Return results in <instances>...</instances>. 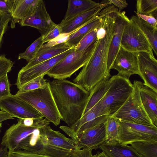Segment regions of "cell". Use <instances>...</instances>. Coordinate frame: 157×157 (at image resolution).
Segmentation results:
<instances>
[{
  "mask_svg": "<svg viewBox=\"0 0 157 157\" xmlns=\"http://www.w3.org/2000/svg\"><path fill=\"white\" fill-rule=\"evenodd\" d=\"M118 12L113 5L107 7L103 17L104 24L97 32V45L90 58L73 80L88 92L99 82L110 78L111 75L107 67L108 56L110 44L114 31L115 20Z\"/></svg>",
  "mask_w": 157,
  "mask_h": 157,
  "instance_id": "1",
  "label": "cell"
},
{
  "mask_svg": "<svg viewBox=\"0 0 157 157\" xmlns=\"http://www.w3.org/2000/svg\"><path fill=\"white\" fill-rule=\"evenodd\" d=\"M48 82L61 120L71 127L82 116L90 92L66 79Z\"/></svg>",
  "mask_w": 157,
  "mask_h": 157,
  "instance_id": "2",
  "label": "cell"
},
{
  "mask_svg": "<svg viewBox=\"0 0 157 157\" xmlns=\"http://www.w3.org/2000/svg\"><path fill=\"white\" fill-rule=\"evenodd\" d=\"M133 87L129 79L117 75L108 80V88L102 99L94 107L102 115L111 116L126 101Z\"/></svg>",
  "mask_w": 157,
  "mask_h": 157,
  "instance_id": "3",
  "label": "cell"
},
{
  "mask_svg": "<svg viewBox=\"0 0 157 157\" xmlns=\"http://www.w3.org/2000/svg\"><path fill=\"white\" fill-rule=\"evenodd\" d=\"M40 113L48 121L59 125L62 117L57 107L48 82L44 87L15 94Z\"/></svg>",
  "mask_w": 157,
  "mask_h": 157,
  "instance_id": "4",
  "label": "cell"
},
{
  "mask_svg": "<svg viewBox=\"0 0 157 157\" xmlns=\"http://www.w3.org/2000/svg\"><path fill=\"white\" fill-rule=\"evenodd\" d=\"M98 39L83 52L75 50L71 52L57 63L46 73L55 79H64L70 78L76 71L88 62L96 47Z\"/></svg>",
  "mask_w": 157,
  "mask_h": 157,
  "instance_id": "5",
  "label": "cell"
},
{
  "mask_svg": "<svg viewBox=\"0 0 157 157\" xmlns=\"http://www.w3.org/2000/svg\"><path fill=\"white\" fill-rule=\"evenodd\" d=\"M133 84L132 93L126 101L117 111L110 116L120 121L154 125L144 107L136 80L134 81Z\"/></svg>",
  "mask_w": 157,
  "mask_h": 157,
  "instance_id": "6",
  "label": "cell"
},
{
  "mask_svg": "<svg viewBox=\"0 0 157 157\" xmlns=\"http://www.w3.org/2000/svg\"><path fill=\"white\" fill-rule=\"evenodd\" d=\"M49 122L45 118H41L37 119L32 125L27 126L19 119L16 124L12 125L6 131L1 144L7 147L8 150H15L21 143L30 139L34 134L48 125Z\"/></svg>",
  "mask_w": 157,
  "mask_h": 157,
  "instance_id": "7",
  "label": "cell"
},
{
  "mask_svg": "<svg viewBox=\"0 0 157 157\" xmlns=\"http://www.w3.org/2000/svg\"><path fill=\"white\" fill-rule=\"evenodd\" d=\"M118 121L119 140L121 143L128 145L138 141H157V127Z\"/></svg>",
  "mask_w": 157,
  "mask_h": 157,
  "instance_id": "8",
  "label": "cell"
},
{
  "mask_svg": "<svg viewBox=\"0 0 157 157\" xmlns=\"http://www.w3.org/2000/svg\"><path fill=\"white\" fill-rule=\"evenodd\" d=\"M105 122L77 133L68 126H61L59 128L75 141L79 149L86 148L96 150L106 140Z\"/></svg>",
  "mask_w": 157,
  "mask_h": 157,
  "instance_id": "9",
  "label": "cell"
},
{
  "mask_svg": "<svg viewBox=\"0 0 157 157\" xmlns=\"http://www.w3.org/2000/svg\"><path fill=\"white\" fill-rule=\"evenodd\" d=\"M120 46L133 52H148L152 50L146 36L131 19L124 27Z\"/></svg>",
  "mask_w": 157,
  "mask_h": 157,
  "instance_id": "10",
  "label": "cell"
},
{
  "mask_svg": "<svg viewBox=\"0 0 157 157\" xmlns=\"http://www.w3.org/2000/svg\"><path fill=\"white\" fill-rule=\"evenodd\" d=\"M0 108L20 119L44 118L43 115L30 104L15 94L0 99Z\"/></svg>",
  "mask_w": 157,
  "mask_h": 157,
  "instance_id": "11",
  "label": "cell"
},
{
  "mask_svg": "<svg viewBox=\"0 0 157 157\" xmlns=\"http://www.w3.org/2000/svg\"><path fill=\"white\" fill-rule=\"evenodd\" d=\"M73 47L63 53L27 69L21 70L18 74L15 84L19 89L24 85L35 78L44 75L72 51Z\"/></svg>",
  "mask_w": 157,
  "mask_h": 157,
  "instance_id": "12",
  "label": "cell"
},
{
  "mask_svg": "<svg viewBox=\"0 0 157 157\" xmlns=\"http://www.w3.org/2000/svg\"><path fill=\"white\" fill-rule=\"evenodd\" d=\"M140 76L144 83L157 92V61L152 50L150 52H136Z\"/></svg>",
  "mask_w": 157,
  "mask_h": 157,
  "instance_id": "13",
  "label": "cell"
},
{
  "mask_svg": "<svg viewBox=\"0 0 157 157\" xmlns=\"http://www.w3.org/2000/svg\"><path fill=\"white\" fill-rule=\"evenodd\" d=\"M118 71L117 75L129 79L134 74L140 75L138 59L136 52L126 50L120 46L117 54L111 66Z\"/></svg>",
  "mask_w": 157,
  "mask_h": 157,
  "instance_id": "14",
  "label": "cell"
},
{
  "mask_svg": "<svg viewBox=\"0 0 157 157\" xmlns=\"http://www.w3.org/2000/svg\"><path fill=\"white\" fill-rule=\"evenodd\" d=\"M21 26H29L36 28L41 34L45 35L54 24L48 13L44 2L40 0L35 11L19 22Z\"/></svg>",
  "mask_w": 157,
  "mask_h": 157,
  "instance_id": "15",
  "label": "cell"
},
{
  "mask_svg": "<svg viewBox=\"0 0 157 157\" xmlns=\"http://www.w3.org/2000/svg\"><path fill=\"white\" fill-rule=\"evenodd\" d=\"M93 9L67 20L63 19L59 24L62 33H73L94 19L99 12L110 5L108 0L102 1Z\"/></svg>",
  "mask_w": 157,
  "mask_h": 157,
  "instance_id": "16",
  "label": "cell"
},
{
  "mask_svg": "<svg viewBox=\"0 0 157 157\" xmlns=\"http://www.w3.org/2000/svg\"><path fill=\"white\" fill-rule=\"evenodd\" d=\"M129 19L126 15V12H118L115 20L114 33L109 51L107 67L110 71L111 66L120 47L122 34L126 25Z\"/></svg>",
  "mask_w": 157,
  "mask_h": 157,
  "instance_id": "17",
  "label": "cell"
},
{
  "mask_svg": "<svg viewBox=\"0 0 157 157\" xmlns=\"http://www.w3.org/2000/svg\"><path fill=\"white\" fill-rule=\"evenodd\" d=\"M136 82L145 111L153 124L157 127V92L141 81Z\"/></svg>",
  "mask_w": 157,
  "mask_h": 157,
  "instance_id": "18",
  "label": "cell"
},
{
  "mask_svg": "<svg viewBox=\"0 0 157 157\" xmlns=\"http://www.w3.org/2000/svg\"><path fill=\"white\" fill-rule=\"evenodd\" d=\"M109 115H102L93 107L70 127L75 133H77L105 122Z\"/></svg>",
  "mask_w": 157,
  "mask_h": 157,
  "instance_id": "19",
  "label": "cell"
},
{
  "mask_svg": "<svg viewBox=\"0 0 157 157\" xmlns=\"http://www.w3.org/2000/svg\"><path fill=\"white\" fill-rule=\"evenodd\" d=\"M40 0H14L11 14V27L23 18L33 14L36 10Z\"/></svg>",
  "mask_w": 157,
  "mask_h": 157,
  "instance_id": "20",
  "label": "cell"
},
{
  "mask_svg": "<svg viewBox=\"0 0 157 157\" xmlns=\"http://www.w3.org/2000/svg\"><path fill=\"white\" fill-rule=\"evenodd\" d=\"M49 143L59 148L72 152L80 150L75 141L71 138H68L59 131L53 130L48 125L42 130Z\"/></svg>",
  "mask_w": 157,
  "mask_h": 157,
  "instance_id": "21",
  "label": "cell"
},
{
  "mask_svg": "<svg viewBox=\"0 0 157 157\" xmlns=\"http://www.w3.org/2000/svg\"><path fill=\"white\" fill-rule=\"evenodd\" d=\"M105 12V8L101 10L94 19L71 33L66 43L72 47L76 46L87 34L101 25L102 17L104 16Z\"/></svg>",
  "mask_w": 157,
  "mask_h": 157,
  "instance_id": "22",
  "label": "cell"
},
{
  "mask_svg": "<svg viewBox=\"0 0 157 157\" xmlns=\"http://www.w3.org/2000/svg\"><path fill=\"white\" fill-rule=\"evenodd\" d=\"M66 42L52 47L40 48L35 58L21 69L24 70L52 58L72 48Z\"/></svg>",
  "mask_w": 157,
  "mask_h": 157,
  "instance_id": "23",
  "label": "cell"
},
{
  "mask_svg": "<svg viewBox=\"0 0 157 157\" xmlns=\"http://www.w3.org/2000/svg\"><path fill=\"white\" fill-rule=\"evenodd\" d=\"M98 148L109 157H142L131 146L119 141L104 143L99 146Z\"/></svg>",
  "mask_w": 157,
  "mask_h": 157,
  "instance_id": "24",
  "label": "cell"
},
{
  "mask_svg": "<svg viewBox=\"0 0 157 157\" xmlns=\"http://www.w3.org/2000/svg\"><path fill=\"white\" fill-rule=\"evenodd\" d=\"M99 3L91 0H69L65 16L67 20L89 11L98 6Z\"/></svg>",
  "mask_w": 157,
  "mask_h": 157,
  "instance_id": "25",
  "label": "cell"
},
{
  "mask_svg": "<svg viewBox=\"0 0 157 157\" xmlns=\"http://www.w3.org/2000/svg\"><path fill=\"white\" fill-rule=\"evenodd\" d=\"M147 39L152 49L157 55V27H155L141 18L133 15L131 18Z\"/></svg>",
  "mask_w": 157,
  "mask_h": 157,
  "instance_id": "26",
  "label": "cell"
},
{
  "mask_svg": "<svg viewBox=\"0 0 157 157\" xmlns=\"http://www.w3.org/2000/svg\"><path fill=\"white\" fill-rule=\"evenodd\" d=\"M109 79L102 80L90 91L82 116L94 106L104 96L108 89Z\"/></svg>",
  "mask_w": 157,
  "mask_h": 157,
  "instance_id": "27",
  "label": "cell"
},
{
  "mask_svg": "<svg viewBox=\"0 0 157 157\" xmlns=\"http://www.w3.org/2000/svg\"><path fill=\"white\" fill-rule=\"evenodd\" d=\"M130 144L142 157H157V141H138Z\"/></svg>",
  "mask_w": 157,
  "mask_h": 157,
  "instance_id": "28",
  "label": "cell"
},
{
  "mask_svg": "<svg viewBox=\"0 0 157 157\" xmlns=\"http://www.w3.org/2000/svg\"><path fill=\"white\" fill-rule=\"evenodd\" d=\"M137 13L152 16L157 19V0H138L136 3Z\"/></svg>",
  "mask_w": 157,
  "mask_h": 157,
  "instance_id": "29",
  "label": "cell"
},
{
  "mask_svg": "<svg viewBox=\"0 0 157 157\" xmlns=\"http://www.w3.org/2000/svg\"><path fill=\"white\" fill-rule=\"evenodd\" d=\"M105 124L106 138L104 143H111L119 141L118 120L109 116L105 121Z\"/></svg>",
  "mask_w": 157,
  "mask_h": 157,
  "instance_id": "30",
  "label": "cell"
},
{
  "mask_svg": "<svg viewBox=\"0 0 157 157\" xmlns=\"http://www.w3.org/2000/svg\"><path fill=\"white\" fill-rule=\"evenodd\" d=\"M43 36H41L35 40L24 52L20 53L18 59H23L28 63L34 59L44 44Z\"/></svg>",
  "mask_w": 157,
  "mask_h": 157,
  "instance_id": "31",
  "label": "cell"
},
{
  "mask_svg": "<svg viewBox=\"0 0 157 157\" xmlns=\"http://www.w3.org/2000/svg\"><path fill=\"white\" fill-rule=\"evenodd\" d=\"M101 25L99 27L93 30L87 34L80 40L77 45L74 47V49L75 50L80 52L84 51L87 49L92 44L97 40V32Z\"/></svg>",
  "mask_w": 157,
  "mask_h": 157,
  "instance_id": "32",
  "label": "cell"
},
{
  "mask_svg": "<svg viewBox=\"0 0 157 157\" xmlns=\"http://www.w3.org/2000/svg\"><path fill=\"white\" fill-rule=\"evenodd\" d=\"M45 75L40 76L26 83L21 88L17 94L22 93L44 87L48 82L44 78Z\"/></svg>",
  "mask_w": 157,
  "mask_h": 157,
  "instance_id": "33",
  "label": "cell"
},
{
  "mask_svg": "<svg viewBox=\"0 0 157 157\" xmlns=\"http://www.w3.org/2000/svg\"><path fill=\"white\" fill-rule=\"evenodd\" d=\"M11 20V15L0 11V49L3 37Z\"/></svg>",
  "mask_w": 157,
  "mask_h": 157,
  "instance_id": "34",
  "label": "cell"
},
{
  "mask_svg": "<svg viewBox=\"0 0 157 157\" xmlns=\"http://www.w3.org/2000/svg\"><path fill=\"white\" fill-rule=\"evenodd\" d=\"M10 86L7 74L0 78V99L11 94L10 92Z\"/></svg>",
  "mask_w": 157,
  "mask_h": 157,
  "instance_id": "35",
  "label": "cell"
},
{
  "mask_svg": "<svg viewBox=\"0 0 157 157\" xmlns=\"http://www.w3.org/2000/svg\"><path fill=\"white\" fill-rule=\"evenodd\" d=\"M62 34L61 30L59 24L54 23L48 32L43 36V43L44 44L54 39Z\"/></svg>",
  "mask_w": 157,
  "mask_h": 157,
  "instance_id": "36",
  "label": "cell"
},
{
  "mask_svg": "<svg viewBox=\"0 0 157 157\" xmlns=\"http://www.w3.org/2000/svg\"><path fill=\"white\" fill-rule=\"evenodd\" d=\"M8 157H50L25 150H8Z\"/></svg>",
  "mask_w": 157,
  "mask_h": 157,
  "instance_id": "37",
  "label": "cell"
},
{
  "mask_svg": "<svg viewBox=\"0 0 157 157\" xmlns=\"http://www.w3.org/2000/svg\"><path fill=\"white\" fill-rule=\"evenodd\" d=\"M72 33H62L52 40L47 43L45 44H43L41 48L50 47L66 42L69 36Z\"/></svg>",
  "mask_w": 157,
  "mask_h": 157,
  "instance_id": "38",
  "label": "cell"
},
{
  "mask_svg": "<svg viewBox=\"0 0 157 157\" xmlns=\"http://www.w3.org/2000/svg\"><path fill=\"white\" fill-rule=\"evenodd\" d=\"M14 0H0V11L11 14Z\"/></svg>",
  "mask_w": 157,
  "mask_h": 157,
  "instance_id": "39",
  "label": "cell"
},
{
  "mask_svg": "<svg viewBox=\"0 0 157 157\" xmlns=\"http://www.w3.org/2000/svg\"><path fill=\"white\" fill-rule=\"evenodd\" d=\"M92 150L84 148L73 151L70 157H91Z\"/></svg>",
  "mask_w": 157,
  "mask_h": 157,
  "instance_id": "40",
  "label": "cell"
},
{
  "mask_svg": "<svg viewBox=\"0 0 157 157\" xmlns=\"http://www.w3.org/2000/svg\"><path fill=\"white\" fill-rule=\"evenodd\" d=\"M13 62L7 58L5 55H0V70L7 67H13Z\"/></svg>",
  "mask_w": 157,
  "mask_h": 157,
  "instance_id": "41",
  "label": "cell"
},
{
  "mask_svg": "<svg viewBox=\"0 0 157 157\" xmlns=\"http://www.w3.org/2000/svg\"><path fill=\"white\" fill-rule=\"evenodd\" d=\"M136 14V16L141 18L143 20L153 26L157 27V20L154 17L149 15H145L137 13L134 12Z\"/></svg>",
  "mask_w": 157,
  "mask_h": 157,
  "instance_id": "42",
  "label": "cell"
},
{
  "mask_svg": "<svg viewBox=\"0 0 157 157\" xmlns=\"http://www.w3.org/2000/svg\"><path fill=\"white\" fill-rule=\"evenodd\" d=\"M109 4H113L116 6L118 9L119 12H120L122 10L126 8L128 5V4L125 0H109Z\"/></svg>",
  "mask_w": 157,
  "mask_h": 157,
  "instance_id": "43",
  "label": "cell"
},
{
  "mask_svg": "<svg viewBox=\"0 0 157 157\" xmlns=\"http://www.w3.org/2000/svg\"><path fill=\"white\" fill-rule=\"evenodd\" d=\"M13 119L12 116L6 111L3 110L0 111V123L6 120Z\"/></svg>",
  "mask_w": 157,
  "mask_h": 157,
  "instance_id": "44",
  "label": "cell"
},
{
  "mask_svg": "<svg viewBox=\"0 0 157 157\" xmlns=\"http://www.w3.org/2000/svg\"><path fill=\"white\" fill-rule=\"evenodd\" d=\"M37 119L27 118L24 119H21V120L22 123L25 125L27 126H31L34 124Z\"/></svg>",
  "mask_w": 157,
  "mask_h": 157,
  "instance_id": "45",
  "label": "cell"
},
{
  "mask_svg": "<svg viewBox=\"0 0 157 157\" xmlns=\"http://www.w3.org/2000/svg\"><path fill=\"white\" fill-rule=\"evenodd\" d=\"M6 147L0 148V157H8V151Z\"/></svg>",
  "mask_w": 157,
  "mask_h": 157,
  "instance_id": "46",
  "label": "cell"
},
{
  "mask_svg": "<svg viewBox=\"0 0 157 157\" xmlns=\"http://www.w3.org/2000/svg\"><path fill=\"white\" fill-rule=\"evenodd\" d=\"M12 67H9L0 70V78L7 74L11 70Z\"/></svg>",
  "mask_w": 157,
  "mask_h": 157,
  "instance_id": "47",
  "label": "cell"
},
{
  "mask_svg": "<svg viewBox=\"0 0 157 157\" xmlns=\"http://www.w3.org/2000/svg\"><path fill=\"white\" fill-rule=\"evenodd\" d=\"M91 157H109L104 152L98 151L95 154L92 155Z\"/></svg>",
  "mask_w": 157,
  "mask_h": 157,
  "instance_id": "48",
  "label": "cell"
},
{
  "mask_svg": "<svg viewBox=\"0 0 157 157\" xmlns=\"http://www.w3.org/2000/svg\"><path fill=\"white\" fill-rule=\"evenodd\" d=\"M2 124L1 123H0V132L1 131V128L2 127Z\"/></svg>",
  "mask_w": 157,
  "mask_h": 157,
  "instance_id": "49",
  "label": "cell"
}]
</instances>
